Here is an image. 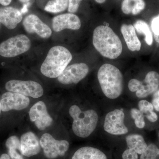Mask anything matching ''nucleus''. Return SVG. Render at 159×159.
Returning a JSON list of instances; mask_svg holds the SVG:
<instances>
[{"label":"nucleus","mask_w":159,"mask_h":159,"mask_svg":"<svg viewBox=\"0 0 159 159\" xmlns=\"http://www.w3.org/2000/svg\"><path fill=\"white\" fill-rule=\"evenodd\" d=\"M93 42L95 49L107 58L116 59L122 53L121 41L112 29L107 26L100 25L95 29Z\"/></svg>","instance_id":"1"},{"label":"nucleus","mask_w":159,"mask_h":159,"mask_svg":"<svg viewBox=\"0 0 159 159\" xmlns=\"http://www.w3.org/2000/svg\"><path fill=\"white\" fill-rule=\"evenodd\" d=\"M97 76L106 97L110 99H116L121 96L123 89V76L116 67L104 64L99 69Z\"/></svg>","instance_id":"2"},{"label":"nucleus","mask_w":159,"mask_h":159,"mask_svg":"<svg viewBox=\"0 0 159 159\" xmlns=\"http://www.w3.org/2000/svg\"><path fill=\"white\" fill-rule=\"evenodd\" d=\"M72 59L70 52L65 47L54 46L50 49L41 67L42 74L50 78L59 77Z\"/></svg>","instance_id":"3"},{"label":"nucleus","mask_w":159,"mask_h":159,"mask_svg":"<svg viewBox=\"0 0 159 159\" xmlns=\"http://www.w3.org/2000/svg\"><path fill=\"white\" fill-rule=\"evenodd\" d=\"M69 114L73 118L72 129L77 136L87 138L90 135L97 127L98 116L93 110L82 111L77 105L72 106Z\"/></svg>","instance_id":"4"},{"label":"nucleus","mask_w":159,"mask_h":159,"mask_svg":"<svg viewBox=\"0 0 159 159\" xmlns=\"http://www.w3.org/2000/svg\"><path fill=\"white\" fill-rule=\"evenodd\" d=\"M31 46L29 38L25 34H18L0 44V55L5 57H16L29 51Z\"/></svg>","instance_id":"5"},{"label":"nucleus","mask_w":159,"mask_h":159,"mask_svg":"<svg viewBox=\"0 0 159 159\" xmlns=\"http://www.w3.org/2000/svg\"><path fill=\"white\" fill-rule=\"evenodd\" d=\"M39 141L45 156L49 159H54L58 157L64 156L70 147L68 141L56 140L51 134L48 133L43 134Z\"/></svg>","instance_id":"6"},{"label":"nucleus","mask_w":159,"mask_h":159,"mask_svg":"<svg viewBox=\"0 0 159 159\" xmlns=\"http://www.w3.org/2000/svg\"><path fill=\"white\" fill-rule=\"evenodd\" d=\"M6 90L11 93H17L27 97L39 98L43 94V89L38 83L32 80H12L6 83Z\"/></svg>","instance_id":"7"},{"label":"nucleus","mask_w":159,"mask_h":159,"mask_svg":"<svg viewBox=\"0 0 159 159\" xmlns=\"http://www.w3.org/2000/svg\"><path fill=\"white\" fill-rule=\"evenodd\" d=\"M125 114L123 111L116 109L107 114L103 128L111 134L120 135L128 133V129L124 123Z\"/></svg>","instance_id":"8"},{"label":"nucleus","mask_w":159,"mask_h":159,"mask_svg":"<svg viewBox=\"0 0 159 159\" xmlns=\"http://www.w3.org/2000/svg\"><path fill=\"white\" fill-rule=\"evenodd\" d=\"M89 71L88 66L84 63L74 64L67 67L57 80L62 84H77L87 76Z\"/></svg>","instance_id":"9"},{"label":"nucleus","mask_w":159,"mask_h":159,"mask_svg":"<svg viewBox=\"0 0 159 159\" xmlns=\"http://www.w3.org/2000/svg\"><path fill=\"white\" fill-rule=\"evenodd\" d=\"M29 118L31 122L39 130H43L51 126L53 119L48 114L47 107L43 101H39L30 108L29 111Z\"/></svg>","instance_id":"10"},{"label":"nucleus","mask_w":159,"mask_h":159,"mask_svg":"<svg viewBox=\"0 0 159 159\" xmlns=\"http://www.w3.org/2000/svg\"><path fill=\"white\" fill-rule=\"evenodd\" d=\"M2 111H21L28 107L30 104L29 97L17 93L7 92L2 95L1 99Z\"/></svg>","instance_id":"11"},{"label":"nucleus","mask_w":159,"mask_h":159,"mask_svg":"<svg viewBox=\"0 0 159 159\" xmlns=\"http://www.w3.org/2000/svg\"><path fill=\"white\" fill-rule=\"evenodd\" d=\"M23 25L28 33H36L42 38H49L52 34L50 27L35 15L30 14L26 16L23 21Z\"/></svg>","instance_id":"12"},{"label":"nucleus","mask_w":159,"mask_h":159,"mask_svg":"<svg viewBox=\"0 0 159 159\" xmlns=\"http://www.w3.org/2000/svg\"><path fill=\"white\" fill-rule=\"evenodd\" d=\"M81 22L79 18L73 13L60 15L53 18L52 27L56 32H59L65 29L77 30L80 29Z\"/></svg>","instance_id":"13"},{"label":"nucleus","mask_w":159,"mask_h":159,"mask_svg":"<svg viewBox=\"0 0 159 159\" xmlns=\"http://www.w3.org/2000/svg\"><path fill=\"white\" fill-rule=\"evenodd\" d=\"M20 142L23 156L29 157L36 155L40 152L41 147L39 139L32 132L23 134Z\"/></svg>","instance_id":"14"},{"label":"nucleus","mask_w":159,"mask_h":159,"mask_svg":"<svg viewBox=\"0 0 159 159\" xmlns=\"http://www.w3.org/2000/svg\"><path fill=\"white\" fill-rule=\"evenodd\" d=\"M159 86V74L155 71H150L146 75L144 81L141 82L136 95L138 98H145L155 93Z\"/></svg>","instance_id":"15"},{"label":"nucleus","mask_w":159,"mask_h":159,"mask_svg":"<svg viewBox=\"0 0 159 159\" xmlns=\"http://www.w3.org/2000/svg\"><path fill=\"white\" fill-rule=\"evenodd\" d=\"M22 19L21 12L17 9L12 7L0 8V23L8 29H15Z\"/></svg>","instance_id":"16"},{"label":"nucleus","mask_w":159,"mask_h":159,"mask_svg":"<svg viewBox=\"0 0 159 159\" xmlns=\"http://www.w3.org/2000/svg\"><path fill=\"white\" fill-rule=\"evenodd\" d=\"M121 31L128 49L132 51H140L141 42L137 36L134 26L124 24L121 27Z\"/></svg>","instance_id":"17"},{"label":"nucleus","mask_w":159,"mask_h":159,"mask_svg":"<svg viewBox=\"0 0 159 159\" xmlns=\"http://www.w3.org/2000/svg\"><path fill=\"white\" fill-rule=\"evenodd\" d=\"M72 159H107V157L97 148L86 146L78 149L74 153Z\"/></svg>","instance_id":"18"},{"label":"nucleus","mask_w":159,"mask_h":159,"mask_svg":"<svg viewBox=\"0 0 159 159\" xmlns=\"http://www.w3.org/2000/svg\"><path fill=\"white\" fill-rule=\"evenodd\" d=\"M125 140L128 148L135 151L138 154H142L148 146L144 138L141 135L137 134L129 135L126 137Z\"/></svg>","instance_id":"19"},{"label":"nucleus","mask_w":159,"mask_h":159,"mask_svg":"<svg viewBox=\"0 0 159 159\" xmlns=\"http://www.w3.org/2000/svg\"><path fill=\"white\" fill-rule=\"evenodd\" d=\"M145 7L144 0H124L122 4V10L125 14L131 13L136 15L143 11Z\"/></svg>","instance_id":"20"},{"label":"nucleus","mask_w":159,"mask_h":159,"mask_svg":"<svg viewBox=\"0 0 159 159\" xmlns=\"http://www.w3.org/2000/svg\"><path fill=\"white\" fill-rule=\"evenodd\" d=\"M6 147L11 159H24L21 149L20 142L16 136H11L7 139Z\"/></svg>","instance_id":"21"},{"label":"nucleus","mask_w":159,"mask_h":159,"mask_svg":"<svg viewBox=\"0 0 159 159\" xmlns=\"http://www.w3.org/2000/svg\"><path fill=\"white\" fill-rule=\"evenodd\" d=\"M134 28L137 32L140 34H143L145 36V41L146 43L151 46L153 43V38L148 24L141 20L137 21L134 25Z\"/></svg>","instance_id":"22"},{"label":"nucleus","mask_w":159,"mask_h":159,"mask_svg":"<svg viewBox=\"0 0 159 159\" xmlns=\"http://www.w3.org/2000/svg\"><path fill=\"white\" fill-rule=\"evenodd\" d=\"M68 6L69 0H51L46 5L44 10L52 13H58L64 11Z\"/></svg>","instance_id":"23"},{"label":"nucleus","mask_w":159,"mask_h":159,"mask_svg":"<svg viewBox=\"0 0 159 159\" xmlns=\"http://www.w3.org/2000/svg\"><path fill=\"white\" fill-rule=\"evenodd\" d=\"M140 159H159V148L154 144H150L141 154Z\"/></svg>","instance_id":"24"},{"label":"nucleus","mask_w":159,"mask_h":159,"mask_svg":"<svg viewBox=\"0 0 159 159\" xmlns=\"http://www.w3.org/2000/svg\"><path fill=\"white\" fill-rule=\"evenodd\" d=\"M130 115L132 118L134 120V123L137 127L142 129L145 127V116L139 110L132 108L130 110Z\"/></svg>","instance_id":"25"},{"label":"nucleus","mask_w":159,"mask_h":159,"mask_svg":"<svg viewBox=\"0 0 159 159\" xmlns=\"http://www.w3.org/2000/svg\"><path fill=\"white\" fill-rule=\"evenodd\" d=\"M138 106L139 110L144 114L145 117L147 116L153 112L154 107L152 103L147 100H141L139 101Z\"/></svg>","instance_id":"26"},{"label":"nucleus","mask_w":159,"mask_h":159,"mask_svg":"<svg viewBox=\"0 0 159 159\" xmlns=\"http://www.w3.org/2000/svg\"><path fill=\"white\" fill-rule=\"evenodd\" d=\"M151 27L155 39L159 43V14L152 20Z\"/></svg>","instance_id":"27"},{"label":"nucleus","mask_w":159,"mask_h":159,"mask_svg":"<svg viewBox=\"0 0 159 159\" xmlns=\"http://www.w3.org/2000/svg\"><path fill=\"white\" fill-rule=\"evenodd\" d=\"M82 0H69L68 11L70 13H75L79 8Z\"/></svg>","instance_id":"28"},{"label":"nucleus","mask_w":159,"mask_h":159,"mask_svg":"<svg viewBox=\"0 0 159 159\" xmlns=\"http://www.w3.org/2000/svg\"><path fill=\"white\" fill-rule=\"evenodd\" d=\"M122 158L123 159H138L139 157L135 151L128 148L122 153Z\"/></svg>","instance_id":"29"},{"label":"nucleus","mask_w":159,"mask_h":159,"mask_svg":"<svg viewBox=\"0 0 159 159\" xmlns=\"http://www.w3.org/2000/svg\"><path fill=\"white\" fill-rule=\"evenodd\" d=\"M141 81L138 80L132 79L129 80L128 83V88L132 92H137L139 89Z\"/></svg>","instance_id":"30"},{"label":"nucleus","mask_w":159,"mask_h":159,"mask_svg":"<svg viewBox=\"0 0 159 159\" xmlns=\"http://www.w3.org/2000/svg\"><path fill=\"white\" fill-rule=\"evenodd\" d=\"M152 104L155 109L159 111V89H158L154 93Z\"/></svg>","instance_id":"31"},{"label":"nucleus","mask_w":159,"mask_h":159,"mask_svg":"<svg viewBox=\"0 0 159 159\" xmlns=\"http://www.w3.org/2000/svg\"><path fill=\"white\" fill-rule=\"evenodd\" d=\"M11 0H0V4L4 6H7L11 3Z\"/></svg>","instance_id":"32"},{"label":"nucleus","mask_w":159,"mask_h":159,"mask_svg":"<svg viewBox=\"0 0 159 159\" xmlns=\"http://www.w3.org/2000/svg\"><path fill=\"white\" fill-rule=\"evenodd\" d=\"M0 159H11L9 155L6 153H3L0 157Z\"/></svg>","instance_id":"33"},{"label":"nucleus","mask_w":159,"mask_h":159,"mask_svg":"<svg viewBox=\"0 0 159 159\" xmlns=\"http://www.w3.org/2000/svg\"><path fill=\"white\" fill-rule=\"evenodd\" d=\"M95 1H96L97 3L101 4V3H104V2H105L106 0H95Z\"/></svg>","instance_id":"34"},{"label":"nucleus","mask_w":159,"mask_h":159,"mask_svg":"<svg viewBox=\"0 0 159 159\" xmlns=\"http://www.w3.org/2000/svg\"><path fill=\"white\" fill-rule=\"evenodd\" d=\"M30 0H19L20 2H21L22 3H26L29 2Z\"/></svg>","instance_id":"35"},{"label":"nucleus","mask_w":159,"mask_h":159,"mask_svg":"<svg viewBox=\"0 0 159 159\" xmlns=\"http://www.w3.org/2000/svg\"><path fill=\"white\" fill-rule=\"evenodd\" d=\"M1 111H2V105H1V98H0V115H1Z\"/></svg>","instance_id":"36"},{"label":"nucleus","mask_w":159,"mask_h":159,"mask_svg":"<svg viewBox=\"0 0 159 159\" xmlns=\"http://www.w3.org/2000/svg\"></svg>","instance_id":"37"},{"label":"nucleus","mask_w":159,"mask_h":159,"mask_svg":"<svg viewBox=\"0 0 159 159\" xmlns=\"http://www.w3.org/2000/svg\"><path fill=\"white\" fill-rule=\"evenodd\" d=\"M0 24H1V23H0Z\"/></svg>","instance_id":"38"}]
</instances>
